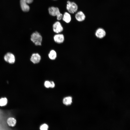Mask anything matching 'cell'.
<instances>
[{
	"label": "cell",
	"instance_id": "11",
	"mask_svg": "<svg viewBox=\"0 0 130 130\" xmlns=\"http://www.w3.org/2000/svg\"><path fill=\"white\" fill-rule=\"evenodd\" d=\"M6 123L9 126L13 127L16 125L17 121L13 117H10L7 119Z\"/></svg>",
	"mask_w": 130,
	"mask_h": 130
},
{
	"label": "cell",
	"instance_id": "6",
	"mask_svg": "<svg viewBox=\"0 0 130 130\" xmlns=\"http://www.w3.org/2000/svg\"><path fill=\"white\" fill-rule=\"evenodd\" d=\"M52 29L53 32L57 34L62 32L63 31L64 29L60 22L58 21L53 24Z\"/></svg>",
	"mask_w": 130,
	"mask_h": 130
},
{
	"label": "cell",
	"instance_id": "5",
	"mask_svg": "<svg viewBox=\"0 0 130 130\" xmlns=\"http://www.w3.org/2000/svg\"><path fill=\"white\" fill-rule=\"evenodd\" d=\"M41 60V57L38 53L34 52L31 55L30 60L33 64H36L39 63Z\"/></svg>",
	"mask_w": 130,
	"mask_h": 130
},
{
	"label": "cell",
	"instance_id": "18",
	"mask_svg": "<svg viewBox=\"0 0 130 130\" xmlns=\"http://www.w3.org/2000/svg\"><path fill=\"white\" fill-rule=\"evenodd\" d=\"M45 87L47 88L50 87V82L48 81H46L44 83Z\"/></svg>",
	"mask_w": 130,
	"mask_h": 130
},
{
	"label": "cell",
	"instance_id": "4",
	"mask_svg": "<svg viewBox=\"0 0 130 130\" xmlns=\"http://www.w3.org/2000/svg\"><path fill=\"white\" fill-rule=\"evenodd\" d=\"M33 0H20V4L22 10L25 12H28L30 7L28 4L31 3Z\"/></svg>",
	"mask_w": 130,
	"mask_h": 130
},
{
	"label": "cell",
	"instance_id": "14",
	"mask_svg": "<svg viewBox=\"0 0 130 130\" xmlns=\"http://www.w3.org/2000/svg\"><path fill=\"white\" fill-rule=\"evenodd\" d=\"M63 103L66 105H70L72 102V98L70 96H68L65 98L63 100Z\"/></svg>",
	"mask_w": 130,
	"mask_h": 130
},
{
	"label": "cell",
	"instance_id": "8",
	"mask_svg": "<svg viewBox=\"0 0 130 130\" xmlns=\"http://www.w3.org/2000/svg\"><path fill=\"white\" fill-rule=\"evenodd\" d=\"M106 32L105 30L103 28H98L95 32L96 36L99 39H102L106 35Z\"/></svg>",
	"mask_w": 130,
	"mask_h": 130
},
{
	"label": "cell",
	"instance_id": "7",
	"mask_svg": "<svg viewBox=\"0 0 130 130\" xmlns=\"http://www.w3.org/2000/svg\"><path fill=\"white\" fill-rule=\"evenodd\" d=\"M53 39L54 41L58 44L63 43L65 40V37L62 34L57 33L54 35Z\"/></svg>",
	"mask_w": 130,
	"mask_h": 130
},
{
	"label": "cell",
	"instance_id": "20",
	"mask_svg": "<svg viewBox=\"0 0 130 130\" xmlns=\"http://www.w3.org/2000/svg\"></svg>",
	"mask_w": 130,
	"mask_h": 130
},
{
	"label": "cell",
	"instance_id": "1",
	"mask_svg": "<svg viewBox=\"0 0 130 130\" xmlns=\"http://www.w3.org/2000/svg\"><path fill=\"white\" fill-rule=\"evenodd\" d=\"M30 40L36 46H41L42 41V37L38 31H35L31 35Z\"/></svg>",
	"mask_w": 130,
	"mask_h": 130
},
{
	"label": "cell",
	"instance_id": "16",
	"mask_svg": "<svg viewBox=\"0 0 130 130\" xmlns=\"http://www.w3.org/2000/svg\"><path fill=\"white\" fill-rule=\"evenodd\" d=\"M48 125L44 124L41 125L40 127V130H48Z\"/></svg>",
	"mask_w": 130,
	"mask_h": 130
},
{
	"label": "cell",
	"instance_id": "10",
	"mask_svg": "<svg viewBox=\"0 0 130 130\" xmlns=\"http://www.w3.org/2000/svg\"><path fill=\"white\" fill-rule=\"evenodd\" d=\"M48 11L49 14L51 16H55L60 12L59 8L57 7L51 6L49 8Z\"/></svg>",
	"mask_w": 130,
	"mask_h": 130
},
{
	"label": "cell",
	"instance_id": "2",
	"mask_svg": "<svg viewBox=\"0 0 130 130\" xmlns=\"http://www.w3.org/2000/svg\"><path fill=\"white\" fill-rule=\"evenodd\" d=\"M4 61L10 64H14L16 61L15 55L12 53L8 52L6 53L3 57Z\"/></svg>",
	"mask_w": 130,
	"mask_h": 130
},
{
	"label": "cell",
	"instance_id": "12",
	"mask_svg": "<svg viewBox=\"0 0 130 130\" xmlns=\"http://www.w3.org/2000/svg\"><path fill=\"white\" fill-rule=\"evenodd\" d=\"M63 21L67 23H69L71 21V17L70 13L65 12L63 15L62 19Z\"/></svg>",
	"mask_w": 130,
	"mask_h": 130
},
{
	"label": "cell",
	"instance_id": "3",
	"mask_svg": "<svg viewBox=\"0 0 130 130\" xmlns=\"http://www.w3.org/2000/svg\"><path fill=\"white\" fill-rule=\"evenodd\" d=\"M66 8L70 13L73 14L77 11L78 6L75 2L68 0L67 1Z\"/></svg>",
	"mask_w": 130,
	"mask_h": 130
},
{
	"label": "cell",
	"instance_id": "15",
	"mask_svg": "<svg viewBox=\"0 0 130 130\" xmlns=\"http://www.w3.org/2000/svg\"><path fill=\"white\" fill-rule=\"evenodd\" d=\"M7 102V100L6 98H2L0 99V106H4L6 105Z\"/></svg>",
	"mask_w": 130,
	"mask_h": 130
},
{
	"label": "cell",
	"instance_id": "19",
	"mask_svg": "<svg viewBox=\"0 0 130 130\" xmlns=\"http://www.w3.org/2000/svg\"><path fill=\"white\" fill-rule=\"evenodd\" d=\"M50 82V87L53 88L55 86V84L54 82L53 81Z\"/></svg>",
	"mask_w": 130,
	"mask_h": 130
},
{
	"label": "cell",
	"instance_id": "13",
	"mask_svg": "<svg viewBox=\"0 0 130 130\" xmlns=\"http://www.w3.org/2000/svg\"><path fill=\"white\" fill-rule=\"evenodd\" d=\"M49 58L52 60L56 59L57 56V52L54 50H52L50 51L48 55Z\"/></svg>",
	"mask_w": 130,
	"mask_h": 130
},
{
	"label": "cell",
	"instance_id": "17",
	"mask_svg": "<svg viewBox=\"0 0 130 130\" xmlns=\"http://www.w3.org/2000/svg\"><path fill=\"white\" fill-rule=\"evenodd\" d=\"M63 15L60 12L56 16L57 19L58 20H61L62 18Z\"/></svg>",
	"mask_w": 130,
	"mask_h": 130
},
{
	"label": "cell",
	"instance_id": "9",
	"mask_svg": "<svg viewBox=\"0 0 130 130\" xmlns=\"http://www.w3.org/2000/svg\"><path fill=\"white\" fill-rule=\"evenodd\" d=\"M76 20L79 22H82L85 20L86 16L84 13L81 11L77 12L75 15Z\"/></svg>",
	"mask_w": 130,
	"mask_h": 130
}]
</instances>
